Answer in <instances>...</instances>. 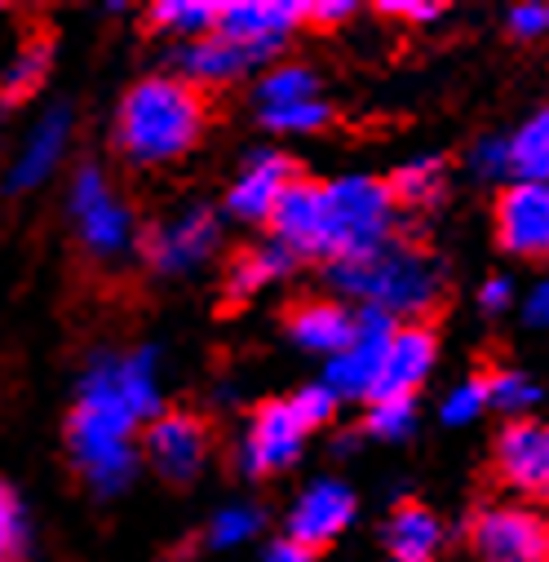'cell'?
Instances as JSON below:
<instances>
[{
	"label": "cell",
	"instance_id": "6da1fadb",
	"mask_svg": "<svg viewBox=\"0 0 549 562\" xmlns=\"http://www.w3.org/2000/svg\"><path fill=\"white\" fill-rule=\"evenodd\" d=\"M137 412L128 407L120 376H115V355H98L85 368L71 420H67V443L80 479L98 496H115L128 487L133 465H137Z\"/></svg>",
	"mask_w": 549,
	"mask_h": 562
},
{
	"label": "cell",
	"instance_id": "7a4b0ae2",
	"mask_svg": "<svg viewBox=\"0 0 549 562\" xmlns=\"http://www.w3.org/2000/svg\"><path fill=\"white\" fill-rule=\"evenodd\" d=\"M204 124L209 106L195 85L182 76H147L124 93L115 111V147L137 169H160L195 151Z\"/></svg>",
	"mask_w": 549,
	"mask_h": 562
},
{
	"label": "cell",
	"instance_id": "3957f363",
	"mask_svg": "<svg viewBox=\"0 0 549 562\" xmlns=\"http://www.w3.org/2000/svg\"><path fill=\"white\" fill-rule=\"evenodd\" d=\"M328 279H333V289L341 297L363 302V311H381L390 319L426 315L444 293L439 266L426 252L407 248V244H385L368 257L333 261Z\"/></svg>",
	"mask_w": 549,
	"mask_h": 562
},
{
	"label": "cell",
	"instance_id": "277c9868",
	"mask_svg": "<svg viewBox=\"0 0 549 562\" xmlns=\"http://www.w3.org/2000/svg\"><path fill=\"white\" fill-rule=\"evenodd\" d=\"M394 191L377 178H337L324 187V231L320 257L350 261L390 244L394 231Z\"/></svg>",
	"mask_w": 549,
	"mask_h": 562
},
{
	"label": "cell",
	"instance_id": "5b68a950",
	"mask_svg": "<svg viewBox=\"0 0 549 562\" xmlns=\"http://www.w3.org/2000/svg\"><path fill=\"white\" fill-rule=\"evenodd\" d=\"M71 217H76L80 244H85L93 257H102V261L120 257V252L133 244V213H128V204L111 191L107 173L93 169V165L80 169L76 182H71Z\"/></svg>",
	"mask_w": 549,
	"mask_h": 562
},
{
	"label": "cell",
	"instance_id": "8992f818",
	"mask_svg": "<svg viewBox=\"0 0 549 562\" xmlns=\"http://www.w3.org/2000/svg\"><path fill=\"white\" fill-rule=\"evenodd\" d=\"M217 244H222L217 213L204 204H187L147 231L143 252H147V266L156 274H191L217 252Z\"/></svg>",
	"mask_w": 549,
	"mask_h": 562
},
{
	"label": "cell",
	"instance_id": "52a82bcc",
	"mask_svg": "<svg viewBox=\"0 0 549 562\" xmlns=\"http://www.w3.org/2000/svg\"><path fill=\"white\" fill-rule=\"evenodd\" d=\"M470 544L479 562H549V522L523 505H492L474 518Z\"/></svg>",
	"mask_w": 549,
	"mask_h": 562
},
{
	"label": "cell",
	"instance_id": "ba28073f",
	"mask_svg": "<svg viewBox=\"0 0 549 562\" xmlns=\"http://www.w3.org/2000/svg\"><path fill=\"white\" fill-rule=\"evenodd\" d=\"M394 337V319L381 311H359L355 315V341L328 359V390L337 398H377L381 385V363Z\"/></svg>",
	"mask_w": 549,
	"mask_h": 562
},
{
	"label": "cell",
	"instance_id": "9c48e42d",
	"mask_svg": "<svg viewBox=\"0 0 549 562\" xmlns=\"http://www.w3.org/2000/svg\"><path fill=\"white\" fill-rule=\"evenodd\" d=\"M298 23H306L302 0H231L217 10V36L248 49L257 63L280 49Z\"/></svg>",
	"mask_w": 549,
	"mask_h": 562
},
{
	"label": "cell",
	"instance_id": "30bf717a",
	"mask_svg": "<svg viewBox=\"0 0 549 562\" xmlns=\"http://www.w3.org/2000/svg\"><path fill=\"white\" fill-rule=\"evenodd\" d=\"M306 435H311V430L302 426L298 412H293L289 403H266V407H257L253 420H248V430H244V439H239V465H244V474L266 479V474L289 470V465L302 457Z\"/></svg>",
	"mask_w": 549,
	"mask_h": 562
},
{
	"label": "cell",
	"instance_id": "8fae6325",
	"mask_svg": "<svg viewBox=\"0 0 549 562\" xmlns=\"http://www.w3.org/2000/svg\"><path fill=\"white\" fill-rule=\"evenodd\" d=\"M209 426L191 412H165L147 426V439H143V452L147 461L173 479V483H191L204 465H209Z\"/></svg>",
	"mask_w": 549,
	"mask_h": 562
},
{
	"label": "cell",
	"instance_id": "7c38bea8",
	"mask_svg": "<svg viewBox=\"0 0 549 562\" xmlns=\"http://www.w3.org/2000/svg\"><path fill=\"white\" fill-rule=\"evenodd\" d=\"M496 239L523 261L549 257V182H514L496 200Z\"/></svg>",
	"mask_w": 549,
	"mask_h": 562
},
{
	"label": "cell",
	"instance_id": "4fadbf2b",
	"mask_svg": "<svg viewBox=\"0 0 549 562\" xmlns=\"http://www.w3.org/2000/svg\"><path fill=\"white\" fill-rule=\"evenodd\" d=\"M496 470L518 496L549 501V420H509L496 439Z\"/></svg>",
	"mask_w": 549,
	"mask_h": 562
},
{
	"label": "cell",
	"instance_id": "5bb4252c",
	"mask_svg": "<svg viewBox=\"0 0 549 562\" xmlns=\"http://www.w3.org/2000/svg\"><path fill=\"white\" fill-rule=\"evenodd\" d=\"M355 518V492L337 479H320L311 483L289 514V540H298L302 549H324L328 540H337Z\"/></svg>",
	"mask_w": 549,
	"mask_h": 562
},
{
	"label": "cell",
	"instance_id": "9a60e30c",
	"mask_svg": "<svg viewBox=\"0 0 549 562\" xmlns=\"http://www.w3.org/2000/svg\"><path fill=\"white\" fill-rule=\"evenodd\" d=\"M293 182H298V178H293V160H289V156L261 151V156H253V160L239 169V178L231 182L226 209H231L235 217H244V222H270Z\"/></svg>",
	"mask_w": 549,
	"mask_h": 562
},
{
	"label": "cell",
	"instance_id": "2e32d148",
	"mask_svg": "<svg viewBox=\"0 0 549 562\" xmlns=\"http://www.w3.org/2000/svg\"><path fill=\"white\" fill-rule=\"evenodd\" d=\"M435 337L417 324H403L394 328L390 337V350H385V363H381V385H377V398H412L435 372Z\"/></svg>",
	"mask_w": 549,
	"mask_h": 562
},
{
	"label": "cell",
	"instance_id": "e0dca14e",
	"mask_svg": "<svg viewBox=\"0 0 549 562\" xmlns=\"http://www.w3.org/2000/svg\"><path fill=\"white\" fill-rule=\"evenodd\" d=\"M67 143H71V111L67 106H49L27 133V143H23V151H19L14 169H10V187L14 191L41 187L58 169V160L67 156Z\"/></svg>",
	"mask_w": 549,
	"mask_h": 562
},
{
	"label": "cell",
	"instance_id": "ac0fdd59",
	"mask_svg": "<svg viewBox=\"0 0 549 562\" xmlns=\"http://www.w3.org/2000/svg\"><path fill=\"white\" fill-rule=\"evenodd\" d=\"M274 244H284L293 257H320V231H324V187L293 182L270 217Z\"/></svg>",
	"mask_w": 549,
	"mask_h": 562
},
{
	"label": "cell",
	"instance_id": "d6986e66",
	"mask_svg": "<svg viewBox=\"0 0 549 562\" xmlns=\"http://www.w3.org/2000/svg\"><path fill=\"white\" fill-rule=\"evenodd\" d=\"M173 67H178V76L187 85L200 89V85H231V80H239L248 67H257V58L213 32V36H200V41H182L173 49Z\"/></svg>",
	"mask_w": 549,
	"mask_h": 562
},
{
	"label": "cell",
	"instance_id": "ffe728a7",
	"mask_svg": "<svg viewBox=\"0 0 549 562\" xmlns=\"http://www.w3.org/2000/svg\"><path fill=\"white\" fill-rule=\"evenodd\" d=\"M289 337H293L302 350L333 359V355H341V350L355 341V315H350L346 306H337V302H306V306L293 311Z\"/></svg>",
	"mask_w": 549,
	"mask_h": 562
},
{
	"label": "cell",
	"instance_id": "44dd1931",
	"mask_svg": "<svg viewBox=\"0 0 549 562\" xmlns=\"http://www.w3.org/2000/svg\"><path fill=\"white\" fill-rule=\"evenodd\" d=\"M385 540H390L394 562H430V553L444 540V527H439V518L430 509L403 505V509H394V518L385 527Z\"/></svg>",
	"mask_w": 549,
	"mask_h": 562
},
{
	"label": "cell",
	"instance_id": "7402d4cb",
	"mask_svg": "<svg viewBox=\"0 0 549 562\" xmlns=\"http://www.w3.org/2000/svg\"><path fill=\"white\" fill-rule=\"evenodd\" d=\"M298 266V257L284 248V244H261V248H253V252H244L235 266H231V279H226V293L235 297V302H244V297H253V293H261L266 284H274V279H284L289 270Z\"/></svg>",
	"mask_w": 549,
	"mask_h": 562
},
{
	"label": "cell",
	"instance_id": "603a6c76",
	"mask_svg": "<svg viewBox=\"0 0 549 562\" xmlns=\"http://www.w3.org/2000/svg\"><path fill=\"white\" fill-rule=\"evenodd\" d=\"M509 156L514 182H549V106L518 124V133L509 137Z\"/></svg>",
	"mask_w": 549,
	"mask_h": 562
},
{
	"label": "cell",
	"instance_id": "cb8c5ba5",
	"mask_svg": "<svg viewBox=\"0 0 549 562\" xmlns=\"http://www.w3.org/2000/svg\"><path fill=\"white\" fill-rule=\"evenodd\" d=\"M448 187V165L439 156H422V160H407L403 169H394L390 191L399 204H435Z\"/></svg>",
	"mask_w": 549,
	"mask_h": 562
},
{
	"label": "cell",
	"instance_id": "d4e9b609",
	"mask_svg": "<svg viewBox=\"0 0 549 562\" xmlns=\"http://www.w3.org/2000/svg\"><path fill=\"white\" fill-rule=\"evenodd\" d=\"M217 10L222 5H209V0H160V5H152V23L169 36L200 41L217 27Z\"/></svg>",
	"mask_w": 549,
	"mask_h": 562
},
{
	"label": "cell",
	"instance_id": "484cf974",
	"mask_svg": "<svg viewBox=\"0 0 549 562\" xmlns=\"http://www.w3.org/2000/svg\"><path fill=\"white\" fill-rule=\"evenodd\" d=\"M49 54H54L49 41H32V45L5 67V76H0V102L14 106V102H23V98H32V93L45 85V76H49Z\"/></svg>",
	"mask_w": 549,
	"mask_h": 562
},
{
	"label": "cell",
	"instance_id": "4316f807",
	"mask_svg": "<svg viewBox=\"0 0 549 562\" xmlns=\"http://www.w3.org/2000/svg\"><path fill=\"white\" fill-rule=\"evenodd\" d=\"M306 98H320V80L311 67L302 63H284L261 76L257 85V102L261 106H289V102H306Z\"/></svg>",
	"mask_w": 549,
	"mask_h": 562
},
{
	"label": "cell",
	"instance_id": "83f0119b",
	"mask_svg": "<svg viewBox=\"0 0 549 562\" xmlns=\"http://www.w3.org/2000/svg\"><path fill=\"white\" fill-rule=\"evenodd\" d=\"M363 426H368V435H377L385 443L407 439L412 426H417V398H372Z\"/></svg>",
	"mask_w": 549,
	"mask_h": 562
},
{
	"label": "cell",
	"instance_id": "f1b7e54d",
	"mask_svg": "<svg viewBox=\"0 0 549 562\" xmlns=\"http://www.w3.org/2000/svg\"><path fill=\"white\" fill-rule=\"evenodd\" d=\"M257 531H261V509H257V505H226V509L213 514L209 544H213V549H239V544H248Z\"/></svg>",
	"mask_w": 549,
	"mask_h": 562
},
{
	"label": "cell",
	"instance_id": "f546056e",
	"mask_svg": "<svg viewBox=\"0 0 549 562\" xmlns=\"http://www.w3.org/2000/svg\"><path fill=\"white\" fill-rule=\"evenodd\" d=\"M261 124L270 133H315L328 124V102L306 98V102H289V106H261Z\"/></svg>",
	"mask_w": 549,
	"mask_h": 562
},
{
	"label": "cell",
	"instance_id": "4dcf8cb0",
	"mask_svg": "<svg viewBox=\"0 0 549 562\" xmlns=\"http://www.w3.org/2000/svg\"><path fill=\"white\" fill-rule=\"evenodd\" d=\"M488 403H492V407H501V412H509V416H523L527 407H536V403H540V385H536L527 372L505 368V372L488 376Z\"/></svg>",
	"mask_w": 549,
	"mask_h": 562
},
{
	"label": "cell",
	"instance_id": "1f68e13d",
	"mask_svg": "<svg viewBox=\"0 0 549 562\" xmlns=\"http://www.w3.org/2000/svg\"><path fill=\"white\" fill-rule=\"evenodd\" d=\"M27 558V514L19 496L0 483V562H23Z\"/></svg>",
	"mask_w": 549,
	"mask_h": 562
},
{
	"label": "cell",
	"instance_id": "d6a6232c",
	"mask_svg": "<svg viewBox=\"0 0 549 562\" xmlns=\"http://www.w3.org/2000/svg\"><path fill=\"white\" fill-rule=\"evenodd\" d=\"M470 173L483 182H505L514 178V156H509V137L488 133L470 147Z\"/></svg>",
	"mask_w": 549,
	"mask_h": 562
},
{
	"label": "cell",
	"instance_id": "836d02e7",
	"mask_svg": "<svg viewBox=\"0 0 549 562\" xmlns=\"http://www.w3.org/2000/svg\"><path fill=\"white\" fill-rule=\"evenodd\" d=\"M492 403H488V381H461V385H452V394L444 398V420L448 426H470V420H479L483 412H488Z\"/></svg>",
	"mask_w": 549,
	"mask_h": 562
},
{
	"label": "cell",
	"instance_id": "e575fe53",
	"mask_svg": "<svg viewBox=\"0 0 549 562\" xmlns=\"http://www.w3.org/2000/svg\"><path fill=\"white\" fill-rule=\"evenodd\" d=\"M289 407L298 412V420L306 430H315V426H328V420L337 416V394L328 390V381H320V385H302L293 398H289Z\"/></svg>",
	"mask_w": 549,
	"mask_h": 562
},
{
	"label": "cell",
	"instance_id": "d590c367",
	"mask_svg": "<svg viewBox=\"0 0 549 562\" xmlns=\"http://www.w3.org/2000/svg\"><path fill=\"white\" fill-rule=\"evenodd\" d=\"M505 23H509L514 36L536 41V36L549 32V5H536V0H527V5H514V10L505 14Z\"/></svg>",
	"mask_w": 549,
	"mask_h": 562
},
{
	"label": "cell",
	"instance_id": "8d00e7d4",
	"mask_svg": "<svg viewBox=\"0 0 549 562\" xmlns=\"http://www.w3.org/2000/svg\"><path fill=\"white\" fill-rule=\"evenodd\" d=\"M385 19H407V23H435L444 10L435 5V0H381L377 5Z\"/></svg>",
	"mask_w": 549,
	"mask_h": 562
},
{
	"label": "cell",
	"instance_id": "74e56055",
	"mask_svg": "<svg viewBox=\"0 0 549 562\" xmlns=\"http://www.w3.org/2000/svg\"><path fill=\"white\" fill-rule=\"evenodd\" d=\"M523 319H527L531 328H549V274L536 279L531 293L523 297Z\"/></svg>",
	"mask_w": 549,
	"mask_h": 562
},
{
	"label": "cell",
	"instance_id": "f35d334b",
	"mask_svg": "<svg viewBox=\"0 0 549 562\" xmlns=\"http://www.w3.org/2000/svg\"><path fill=\"white\" fill-rule=\"evenodd\" d=\"M509 302H514V284H509L505 274H492L488 284L479 289V306H483L488 315H501V311H505Z\"/></svg>",
	"mask_w": 549,
	"mask_h": 562
},
{
	"label": "cell",
	"instance_id": "ab89813d",
	"mask_svg": "<svg viewBox=\"0 0 549 562\" xmlns=\"http://www.w3.org/2000/svg\"><path fill=\"white\" fill-rule=\"evenodd\" d=\"M350 14H355L350 0H315V5H306V19L320 23V27H337V23H346Z\"/></svg>",
	"mask_w": 549,
	"mask_h": 562
},
{
	"label": "cell",
	"instance_id": "60d3db41",
	"mask_svg": "<svg viewBox=\"0 0 549 562\" xmlns=\"http://www.w3.org/2000/svg\"><path fill=\"white\" fill-rule=\"evenodd\" d=\"M261 562H311V549H302L298 540H274V544L261 553Z\"/></svg>",
	"mask_w": 549,
	"mask_h": 562
}]
</instances>
